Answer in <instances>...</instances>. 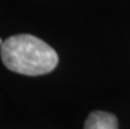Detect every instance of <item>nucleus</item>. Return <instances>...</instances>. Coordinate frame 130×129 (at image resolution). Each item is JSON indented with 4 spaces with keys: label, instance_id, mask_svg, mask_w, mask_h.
Listing matches in <instances>:
<instances>
[{
    "label": "nucleus",
    "instance_id": "nucleus-3",
    "mask_svg": "<svg viewBox=\"0 0 130 129\" xmlns=\"http://www.w3.org/2000/svg\"><path fill=\"white\" fill-rule=\"evenodd\" d=\"M2 44H3V40H2V38H0V45H2Z\"/></svg>",
    "mask_w": 130,
    "mask_h": 129
},
{
    "label": "nucleus",
    "instance_id": "nucleus-2",
    "mask_svg": "<svg viewBox=\"0 0 130 129\" xmlns=\"http://www.w3.org/2000/svg\"><path fill=\"white\" fill-rule=\"evenodd\" d=\"M84 129H118V120L113 113L93 111L84 123Z\"/></svg>",
    "mask_w": 130,
    "mask_h": 129
},
{
    "label": "nucleus",
    "instance_id": "nucleus-1",
    "mask_svg": "<svg viewBox=\"0 0 130 129\" xmlns=\"http://www.w3.org/2000/svg\"><path fill=\"white\" fill-rule=\"evenodd\" d=\"M7 69L29 77L49 74L58 65V54L50 45L32 34L11 36L0 45Z\"/></svg>",
    "mask_w": 130,
    "mask_h": 129
}]
</instances>
